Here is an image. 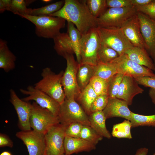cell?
<instances>
[{"mask_svg": "<svg viewBox=\"0 0 155 155\" xmlns=\"http://www.w3.org/2000/svg\"><path fill=\"white\" fill-rule=\"evenodd\" d=\"M49 16L61 18L72 23L82 35L98 27L97 18L90 13L86 0H65L60 10Z\"/></svg>", "mask_w": 155, "mask_h": 155, "instance_id": "obj_1", "label": "cell"}, {"mask_svg": "<svg viewBox=\"0 0 155 155\" xmlns=\"http://www.w3.org/2000/svg\"><path fill=\"white\" fill-rule=\"evenodd\" d=\"M64 72L62 70L56 74L50 68H45L41 74L42 79L35 84L34 86L51 97L60 105L65 98L62 84Z\"/></svg>", "mask_w": 155, "mask_h": 155, "instance_id": "obj_2", "label": "cell"}, {"mask_svg": "<svg viewBox=\"0 0 155 155\" xmlns=\"http://www.w3.org/2000/svg\"><path fill=\"white\" fill-rule=\"evenodd\" d=\"M19 16L29 20L35 25L36 34L39 37L53 39L60 32L61 29L65 26V20L59 17L28 15Z\"/></svg>", "mask_w": 155, "mask_h": 155, "instance_id": "obj_3", "label": "cell"}, {"mask_svg": "<svg viewBox=\"0 0 155 155\" xmlns=\"http://www.w3.org/2000/svg\"><path fill=\"white\" fill-rule=\"evenodd\" d=\"M96 29L101 42L115 51L119 56L134 46L121 28L98 27Z\"/></svg>", "mask_w": 155, "mask_h": 155, "instance_id": "obj_4", "label": "cell"}, {"mask_svg": "<svg viewBox=\"0 0 155 155\" xmlns=\"http://www.w3.org/2000/svg\"><path fill=\"white\" fill-rule=\"evenodd\" d=\"M100 44L96 28L82 35L80 44L81 63L96 66L98 63V52Z\"/></svg>", "mask_w": 155, "mask_h": 155, "instance_id": "obj_5", "label": "cell"}, {"mask_svg": "<svg viewBox=\"0 0 155 155\" xmlns=\"http://www.w3.org/2000/svg\"><path fill=\"white\" fill-rule=\"evenodd\" d=\"M59 117L60 123L66 127L75 122L90 126L88 116L75 99L65 98L60 104Z\"/></svg>", "mask_w": 155, "mask_h": 155, "instance_id": "obj_6", "label": "cell"}, {"mask_svg": "<svg viewBox=\"0 0 155 155\" xmlns=\"http://www.w3.org/2000/svg\"><path fill=\"white\" fill-rule=\"evenodd\" d=\"M137 12L134 6L109 8L97 18L98 27L121 28Z\"/></svg>", "mask_w": 155, "mask_h": 155, "instance_id": "obj_7", "label": "cell"}, {"mask_svg": "<svg viewBox=\"0 0 155 155\" xmlns=\"http://www.w3.org/2000/svg\"><path fill=\"white\" fill-rule=\"evenodd\" d=\"M32 104L30 123L33 130L45 135L52 127L60 123L59 116L54 115L48 110L40 107L35 102H33Z\"/></svg>", "mask_w": 155, "mask_h": 155, "instance_id": "obj_8", "label": "cell"}, {"mask_svg": "<svg viewBox=\"0 0 155 155\" xmlns=\"http://www.w3.org/2000/svg\"><path fill=\"white\" fill-rule=\"evenodd\" d=\"M65 59L67 65L62 78V86L65 98L75 100L81 92L77 79L79 63L73 54L67 55Z\"/></svg>", "mask_w": 155, "mask_h": 155, "instance_id": "obj_9", "label": "cell"}, {"mask_svg": "<svg viewBox=\"0 0 155 155\" xmlns=\"http://www.w3.org/2000/svg\"><path fill=\"white\" fill-rule=\"evenodd\" d=\"M66 127L59 123L51 128L45 134V146L43 155H63Z\"/></svg>", "mask_w": 155, "mask_h": 155, "instance_id": "obj_10", "label": "cell"}, {"mask_svg": "<svg viewBox=\"0 0 155 155\" xmlns=\"http://www.w3.org/2000/svg\"><path fill=\"white\" fill-rule=\"evenodd\" d=\"M110 63L115 66L117 73L124 76L133 78L155 76L152 70L132 61L125 54L119 56Z\"/></svg>", "mask_w": 155, "mask_h": 155, "instance_id": "obj_11", "label": "cell"}, {"mask_svg": "<svg viewBox=\"0 0 155 155\" xmlns=\"http://www.w3.org/2000/svg\"><path fill=\"white\" fill-rule=\"evenodd\" d=\"M22 93L28 95L22 99L25 101L33 100L40 107L46 109L54 115L59 116L60 104L43 92L32 86H28L26 90L21 89Z\"/></svg>", "mask_w": 155, "mask_h": 155, "instance_id": "obj_12", "label": "cell"}, {"mask_svg": "<svg viewBox=\"0 0 155 155\" xmlns=\"http://www.w3.org/2000/svg\"><path fill=\"white\" fill-rule=\"evenodd\" d=\"M146 50L155 66V20L142 13H137Z\"/></svg>", "mask_w": 155, "mask_h": 155, "instance_id": "obj_13", "label": "cell"}, {"mask_svg": "<svg viewBox=\"0 0 155 155\" xmlns=\"http://www.w3.org/2000/svg\"><path fill=\"white\" fill-rule=\"evenodd\" d=\"M9 101L13 106L18 118V125L22 131L31 130L30 120L32 110V104L29 101L20 99L15 91L11 89Z\"/></svg>", "mask_w": 155, "mask_h": 155, "instance_id": "obj_14", "label": "cell"}, {"mask_svg": "<svg viewBox=\"0 0 155 155\" xmlns=\"http://www.w3.org/2000/svg\"><path fill=\"white\" fill-rule=\"evenodd\" d=\"M16 135L26 145L29 155H43L45 146L44 134L31 130L18 132Z\"/></svg>", "mask_w": 155, "mask_h": 155, "instance_id": "obj_15", "label": "cell"}, {"mask_svg": "<svg viewBox=\"0 0 155 155\" xmlns=\"http://www.w3.org/2000/svg\"><path fill=\"white\" fill-rule=\"evenodd\" d=\"M121 28L134 46L146 50V45L141 32L137 13L123 24Z\"/></svg>", "mask_w": 155, "mask_h": 155, "instance_id": "obj_16", "label": "cell"}, {"mask_svg": "<svg viewBox=\"0 0 155 155\" xmlns=\"http://www.w3.org/2000/svg\"><path fill=\"white\" fill-rule=\"evenodd\" d=\"M138 84L133 77L124 76L116 98L124 100L128 105H131L134 97L144 91Z\"/></svg>", "mask_w": 155, "mask_h": 155, "instance_id": "obj_17", "label": "cell"}, {"mask_svg": "<svg viewBox=\"0 0 155 155\" xmlns=\"http://www.w3.org/2000/svg\"><path fill=\"white\" fill-rule=\"evenodd\" d=\"M124 100L117 98H109L107 104L103 112L106 119L119 117L130 121L132 112Z\"/></svg>", "mask_w": 155, "mask_h": 155, "instance_id": "obj_18", "label": "cell"}, {"mask_svg": "<svg viewBox=\"0 0 155 155\" xmlns=\"http://www.w3.org/2000/svg\"><path fill=\"white\" fill-rule=\"evenodd\" d=\"M64 146L65 154L68 155L82 152H90L96 148V146L82 138L66 135Z\"/></svg>", "mask_w": 155, "mask_h": 155, "instance_id": "obj_19", "label": "cell"}, {"mask_svg": "<svg viewBox=\"0 0 155 155\" xmlns=\"http://www.w3.org/2000/svg\"><path fill=\"white\" fill-rule=\"evenodd\" d=\"M125 54L130 59L138 64L155 71L153 61L146 49L133 46L126 51Z\"/></svg>", "mask_w": 155, "mask_h": 155, "instance_id": "obj_20", "label": "cell"}, {"mask_svg": "<svg viewBox=\"0 0 155 155\" xmlns=\"http://www.w3.org/2000/svg\"><path fill=\"white\" fill-rule=\"evenodd\" d=\"M16 57L10 50L7 42L0 39V68L7 73L15 67Z\"/></svg>", "mask_w": 155, "mask_h": 155, "instance_id": "obj_21", "label": "cell"}, {"mask_svg": "<svg viewBox=\"0 0 155 155\" xmlns=\"http://www.w3.org/2000/svg\"><path fill=\"white\" fill-rule=\"evenodd\" d=\"M90 126L102 137L110 139L111 135L106 125V118L103 111L91 113L88 115Z\"/></svg>", "mask_w": 155, "mask_h": 155, "instance_id": "obj_22", "label": "cell"}, {"mask_svg": "<svg viewBox=\"0 0 155 155\" xmlns=\"http://www.w3.org/2000/svg\"><path fill=\"white\" fill-rule=\"evenodd\" d=\"M53 40L54 49L59 55L65 58L67 55L74 53L70 38L67 32H60Z\"/></svg>", "mask_w": 155, "mask_h": 155, "instance_id": "obj_23", "label": "cell"}, {"mask_svg": "<svg viewBox=\"0 0 155 155\" xmlns=\"http://www.w3.org/2000/svg\"><path fill=\"white\" fill-rule=\"evenodd\" d=\"M94 67L86 63H79L77 79L81 91L89 84L91 79L94 76Z\"/></svg>", "mask_w": 155, "mask_h": 155, "instance_id": "obj_24", "label": "cell"}, {"mask_svg": "<svg viewBox=\"0 0 155 155\" xmlns=\"http://www.w3.org/2000/svg\"><path fill=\"white\" fill-rule=\"evenodd\" d=\"M97 96L89 84L81 91L75 100L78 101L88 116L91 114L90 108L92 104Z\"/></svg>", "mask_w": 155, "mask_h": 155, "instance_id": "obj_25", "label": "cell"}, {"mask_svg": "<svg viewBox=\"0 0 155 155\" xmlns=\"http://www.w3.org/2000/svg\"><path fill=\"white\" fill-rule=\"evenodd\" d=\"M70 38L78 63H81L80 44L82 37L81 33L72 22H67V32Z\"/></svg>", "mask_w": 155, "mask_h": 155, "instance_id": "obj_26", "label": "cell"}, {"mask_svg": "<svg viewBox=\"0 0 155 155\" xmlns=\"http://www.w3.org/2000/svg\"><path fill=\"white\" fill-rule=\"evenodd\" d=\"M117 73L115 66L110 63L99 62L94 67V76L98 77L108 82Z\"/></svg>", "mask_w": 155, "mask_h": 155, "instance_id": "obj_27", "label": "cell"}, {"mask_svg": "<svg viewBox=\"0 0 155 155\" xmlns=\"http://www.w3.org/2000/svg\"><path fill=\"white\" fill-rule=\"evenodd\" d=\"M65 0H61L40 8H28L27 15L34 16H50L60 10L63 6Z\"/></svg>", "mask_w": 155, "mask_h": 155, "instance_id": "obj_28", "label": "cell"}, {"mask_svg": "<svg viewBox=\"0 0 155 155\" xmlns=\"http://www.w3.org/2000/svg\"><path fill=\"white\" fill-rule=\"evenodd\" d=\"M132 127L130 121L125 120L121 123L115 124L113 127L112 135L117 138H132L131 130Z\"/></svg>", "mask_w": 155, "mask_h": 155, "instance_id": "obj_29", "label": "cell"}, {"mask_svg": "<svg viewBox=\"0 0 155 155\" xmlns=\"http://www.w3.org/2000/svg\"><path fill=\"white\" fill-rule=\"evenodd\" d=\"M130 121L132 127L140 126L155 127V114L145 115L132 112Z\"/></svg>", "mask_w": 155, "mask_h": 155, "instance_id": "obj_30", "label": "cell"}, {"mask_svg": "<svg viewBox=\"0 0 155 155\" xmlns=\"http://www.w3.org/2000/svg\"><path fill=\"white\" fill-rule=\"evenodd\" d=\"M119 56L115 51L101 42L98 52V63H109Z\"/></svg>", "mask_w": 155, "mask_h": 155, "instance_id": "obj_31", "label": "cell"}, {"mask_svg": "<svg viewBox=\"0 0 155 155\" xmlns=\"http://www.w3.org/2000/svg\"><path fill=\"white\" fill-rule=\"evenodd\" d=\"M86 3L90 13L98 18L107 9L106 0H86Z\"/></svg>", "mask_w": 155, "mask_h": 155, "instance_id": "obj_32", "label": "cell"}, {"mask_svg": "<svg viewBox=\"0 0 155 155\" xmlns=\"http://www.w3.org/2000/svg\"><path fill=\"white\" fill-rule=\"evenodd\" d=\"M103 137L98 133L90 126L83 125L80 138L96 146Z\"/></svg>", "mask_w": 155, "mask_h": 155, "instance_id": "obj_33", "label": "cell"}, {"mask_svg": "<svg viewBox=\"0 0 155 155\" xmlns=\"http://www.w3.org/2000/svg\"><path fill=\"white\" fill-rule=\"evenodd\" d=\"M108 82L98 77L93 76L89 84L97 95L107 94Z\"/></svg>", "mask_w": 155, "mask_h": 155, "instance_id": "obj_34", "label": "cell"}, {"mask_svg": "<svg viewBox=\"0 0 155 155\" xmlns=\"http://www.w3.org/2000/svg\"><path fill=\"white\" fill-rule=\"evenodd\" d=\"M124 76L122 74L117 73L109 81L107 93L109 98H116Z\"/></svg>", "mask_w": 155, "mask_h": 155, "instance_id": "obj_35", "label": "cell"}, {"mask_svg": "<svg viewBox=\"0 0 155 155\" xmlns=\"http://www.w3.org/2000/svg\"><path fill=\"white\" fill-rule=\"evenodd\" d=\"M27 1L24 0H11L9 11L18 16L27 15L28 8Z\"/></svg>", "mask_w": 155, "mask_h": 155, "instance_id": "obj_36", "label": "cell"}, {"mask_svg": "<svg viewBox=\"0 0 155 155\" xmlns=\"http://www.w3.org/2000/svg\"><path fill=\"white\" fill-rule=\"evenodd\" d=\"M108 98L107 94L98 96L91 105V113L95 112L103 111L107 104Z\"/></svg>", "mask_w": 155, "mask_h": 155, "instance_id": "obj_37", "label": "cell"}, {"mask_svg": "<svg viewBox=\"0 0 155 155\" xmlns=\"http://www.w3.org/2000/svg\"><path fill=\"white\" fill-rule=\"evenodd\" d=\"M83 125L77 122L71 124L66 127L65 131L66 136L72 137L80 138Z\"/></svg>", "mask_w": 155, "mask_h": 155, "instance_id": "obj_38", "label": "cell"}, {"mask_svg": "<svg viewBox=\"0 0 155 155\" xmlns=\"http://www.w3.org/2000/svg\"><path fill=\"white\" fill-rule=\"evenodd\" d=\"M137 12L147 15L150 18L155 20V0L145 5L134 7Z\"/></svg>", "mask_w": 155, "mask_h": 155, "instance_id": "obj_39", "label": "cell"}, {"mask_svg": "<svg viewBox=\"0 0 155 155\" xmlns=\"http://www.w3.org/2000/svg\"><path fill=\"white\" fill-rule=\"evenodd\" d=\"M107 8H121L133 6L131 0H106Z\"/></svg>", "mask_w": 155, "mask_h": 155, "instance_id": "obj_40", "label": "cell"}, {"mask_svg": "<svg viewBox=\"0 0 155 155\" xmlns=\"http://www.w3.org/2000/svg\"><path fill=\"white\" fill-rule=\"evenodd\" d=\"M134 78L139 84L145 87L155 89V76L138 77Z\"/></svg>", "mask_w": 155, "mask_h": 155, "instance_id": "obj_41", "label": "cell"}, {"mask_svg": "<svg viewBox=\"0 0 155 155\" xmlns=\"http://www.w3.org/2000/svg\"><path fill=\"white\" fill-rule=\"evenodd\" d=\"M13 143L9 137L7 135L1 133L0 134V147H8L12 148Z\"/></svg>", "mask_w": 155, "mask_h": 155, "instance_id": "obj_42", "label": "cell"}, {"mask_svg": "<svg viewBox=\"0 0 155 155\" xmlns=\"http://www.w3.org/2000/svg\"><path fill=\"white\" fill-rule=\"evenodd\" d=\"M153 0H131L132 5L134 7L142 6L150 3Z\"/></svg>", "mask_w": 155, "mask_h": 155, "instance_id": "obj_43", "label": "cell"}, {"mask_svg": "<svg viewBox=\"0 0 155 155\" xmlns=\"http://www.w3.org/2000/svg\"><path fill=\"white\" fill-rule=\"evenodd\" d=\"M148 151V148L144 147L138 149L134 155H147Z\"/></svg>", "mask_w": 155, "mask_h": 155, "instance_id": "obj_44", "label": "cell"}, {"mask_svg": "<svg viewBox=\"0 0 155 155\" xmlns=\"http://www.w3.org/2000/svg\"><path fill=\"white\" fill-rule=\"evenodd\" d=\"M148 94L152 102L155 104V89L150 88L149 90Z\"/></svg>", "mask_w": 155, "mask_h": 155, "instance_id": "obj_45", "label": "cell"}, {"mask_svg": "<svg viewBox=\"0 0 155 155\" xmlns=\"http://www.w3.org/2000/svg\"><path fill=\"white\" fill-rule=\"evenodd\" d=\"M3 3L4 4L6 10L9 11L11 0H1Z\"/></svg>", "mask_w": 155, "mask_h": 155, "instance_id": "obj_46", "label": "cell"}, {"mask_svg": "<svg viewBox=\"0 0 155 155\" xmlns=\"http://www.w3.org/2000/svg\"><path fill=\"white\" fill-rule=\"evenodd\" d=\"M6 10L5 7L1 0H0V13H1L4 12Z\"/></svg>", "mask_w": 155, "mask_h": 155, "instance_id": "obj_47", "label": "cell"}, {"mask_svg": "<svg viewBox=\"0 0 155 155\" xmlns=\"http://www.w3.org/2000/svg\"><path fill=\"white\" fill-rule=\"evenodd\" d=\"M0 155H12L9 152L7 151H5L1 153Z\"/></svg>", "mask_w": 155, "mask_h": 155, "instance_id": "obj_48", "label": "cell"}, {"mask_svg": "<svg viewBox=\"0 0 155 155\" xmlns=\"http://www.w3.org/2000/svg\"><path fill=\"white\" fill-rule=\"evenodd\" d=\"M43 2H48L50 1H51V0H43L42 1Z\"/></svg>", "mask_w": 155, "mask_h": 155, "instance_id": "obj_49", "label": "cell"}, {"mask_svg": "<svg viewBox=\"0 0 155 155\" xmlns=\"http://www.w3.org/2000/svg\"><path fill=\"white\" fill-rule=\"evenodd\" d=\"M63 155H68L66 154H63Z\"/></svg>", "mask_w": 155, "mask_h": 155, "instance_id": "obj_50", "label": "cell"}, {"mask_svg": "<svg viewBox=\"0 0 155 155\" xmlns=\"http://www.w3.org/2000/svg\"><path fill=\"white\" fill-rule=\"evenodd\" d=\"M153 155H155V152L154 153Z\"/></svg>", "mask_w": 155, "mask_h": 155, "instance_id": "obj_51", "label": "cell"}, {"mask_svg": "<svg viewBox=\"0 0 155 155\" xmlns=\"http://www.w3.org/2000/svg\"><path fill=\"white\" fill-rule=\"evenodd\" d=\"M154 141H155V139H154Z\"/></svg>", "mask_w": 155, "mask_h": 155, "instance_id": "obj_52", "label": "cell"}]
</instances>
